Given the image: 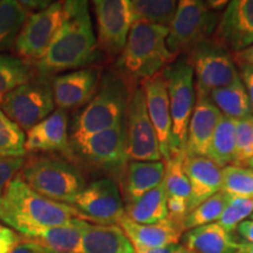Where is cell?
Masks as SVG:
<instances>
[{"label": "cell", "mask_w": 253, "mask_h": 253, "mask_svg": "<svg viewBox=\"0 0 253 253\" xmlns=\"http://www.w3.org/2000/svg\"><path fill=\"white\" fill-rule=\"evenodd\" d=\"M78 218L80 214L74 208L38 194L19 176L0 196V219L23 236L32 231L73 225Z\"/></svg>", "instance_id": "6da1fadb"}, {"label": "cell", "mask_w": 253, "mask_h": 253, "mask_svg": "<svg viewBox=\"0 0 253 253\" xmlns=\"http://www.w3.org/2000/svg\"><path fill=\"white\" fill-rule=\"evenodd\" d=\"M66 18L55 39L39 62L43 74L84 67L93 60L97 40L87 1H65Z\"/></svg>", "instance_id": "7a4b0ae2"}, {"label": "cell", "mask_w": 253, "mask_h": 253, "mask_svg": "<svg viewBox=\"0 0 253 253\" xmlns=\"http://www.w3.org/2000/svg\"><path fill=\"white\" fill-rule=\"evenodd\" d=\"M169 28L134 23L121 53L120 66L135 79L148 80L175 61L167 45Z\"/></svg>", "instance_id": "3957f363"}, {"label": "cell", "mask_w": 253, "mask_h": 253, "mask_svg": "<svg viewBox=\"0 0 253 253\" xmlns=\"http://www.w3.org/2000/svg\"><path fill=\"white\" fill-rule=\"evenodd\" d=\"M18 176L38 194L68 205L86 186L77 167L52 156L32 157L24 163Z\"/></svg>", "instance_id": "277c9868"}, {"label": "cell", "mask_w": 253, "mask_h": 253, "mask_svg": "<svg viewBox=\"0 0 253 253\" xmlns=\"http://www.w3.org/2000/svg\"><path fill=\"white\" fill-rule=\"evenodd\" d=\"M128 101L123 81L108 75L99 91L75 119L72 126V142L107 130L123 122Z\"/></svg>", "instance_id": "5b68a950"}, {"label": "cell", "mask_w": 253, "mask_h": 253, "mask_svg": "<svg viewBox=\"0 0 253 253\" xmlns=\"http://www.w3.org/2000/svg\"><path fill=\"white\" fill-rule=\"evenodd\" d=\"M220 15L199 0L178 1L176 14L169 26L167 45L177 58L210 40L217 30Z\"/></svg>", "instance_id": "8992f818"}, {"label": "cell", "mask_w": 253, "mask_h": 253, "mask_svg": "<svg viewBox=\"0 0 253 253\" xmlns=\"http://www.w3.org/2000/svg\"><path fill=\"white\" fill-rule=\"evenodd\" d=\"M172 121V155L185 153L186 135L196 102L194 71L185 59L175 60L163 71Z\"/></svg>", "instance_id": "52a82bcc"}, {"label": "cell", "mask_w": 253, "mask_h": 253, "mask_svg": "<svg viewBox=\"0 0 253 253\" xmlns=\"http://www.w3.org/2000/svg\"><path fill=\"white\" fill-rule=\"evenodd\" d=\"M185 60L194 71L196 95L210 96L212 90L229 86L240 78L232 54L213 39L192 49Z\"/></svg>", "instance_id": "ba28073f"}, {"label": "cell", "mask_w": 253, "mask_h": 253, "mask_svg": "<svg viewBox=\"0 0 253 253\" xmlns=\"http://www.w3.org/2000/svg\"><path fill=\"white\" fill-rule=\"evenodd\" d=\"M65 18V1L50 2L45 9L28 15L14 45L19 58L28 63L39 62L55 39Z\"/></svg>", "instance_id": "9c48e42d"}, {"label": "cell", "mask_w": 253, "mask_h": 253, "mask_svg": "<svg viewBox=\"0 0 253 253\" xmlns=\"http://www.w3.org/2000/svg\"><path fill=\"white\" fill-rule=\"evenodd\" d=\"M55 103L50 84L31 80L5 96L1 110L23 130L28 131L54 112Z\"/></svg>", "instance_id": "30bf717a"}, {"label": "cell", "mask_w": 253, "mask_h": 253, "mask_svg": "<svg viewBox=\"0 0 253 253\" xmlns=\"http://www.w3.org/2000/svg\"><path fill=\"white\" fill-rule=\"evenodd\" d=\"M126 156L132 161L156 162L162 161L156 131L148 115L142 88L129 97L126 106Z\"/></svg>", "instance_id": "8fae6325"}, {"label": "cell", "mask_w": 253, "mask_h": 253, "mask_svg": "<svg viewBox=\"0 0 253 253\" xmlns=\"http://www.w3.org/2000/svg\"><path fill=\"white\" fill-rule=\"evenodd\" d=\"M72 205L81 219L99 225H118L125 216L121 192L109 178L97 179L84 186Z\"/></svg>", "instance_id": "7c38bea8"}, {"label": "cell", "mask_w": 253, "mask_h": 253, "mask_svg": "<svg viewBox=\"0 0 253 253\" xmlns=\"http://www.w3.org/2000/svg\"><path fill=\"white\" fill-rule=\"evenodd\" d=\"M93 7L97 45L108 56L122 53L132 26L128 0H95Z\"/></svg>", "instance_id": "4fadbf2b"}, {"label": "cell", "mask_w": 253, "mask_h": 253, "mask_svg": "<svg viewBox=\"0 0 253 253\" xmlns=\"http://www.w3.org/2000/svg\"><path fill=\"white\" fill-rule=\"evenodd\" d=\"M213 41L231 54L253 46V0L227 2L213 34Z\"/></svg>", "instance_id": "5bb4252c"}, {"label": "cell", "mask_w": 253, "mask_h": 253, "mask_svg": "<svg viewBox=\"0 0 253 253\" xmlns=\"http://www.w3.org/2000/svg\"><path fill=\"white\" fill-rule=\"evenodd\" d=\"M148 115L156 131L161 154L164 162L172 156V121L170 113L169 94L163 71L142 84Z\"/></svg>", "instance_id": "9a60e30c"}, {"label": "cell", "mask_w": 253, "mask_h": 253, "mask_svg": "<svg viewBox=\"0 0 253 253\" xmlns=\"http://www.w3.org/2000/svg\"><path fill=\"white\" fill-rule=\"evenodd\" d=\"M73 144H75L82 157L97 166H120L128 158L125 122L74 141Z\"/></svg>", "instance_id": "2e32d148"}, {"label": "cell", "mask_w": 253, "mask_h": 253, "mask_svg": "<svg viewBox=\"0 0 253 253\" xmlns=\"http://www.w3.org/2000/svg\"><path fill=\"white\" fill-rule=\"evenodd\" d=\"M99 84V72L94 68H80L54 77L50 81L55 106L59 109L78 108L89 102Z\"/></svg>", "instance_id": "e0dca14e"}, {"label": "cell", "mask_w": 253, "mask_h": 253, "mask_svg": "<svg viewBox=\"0 0 253 253\" xmlns=\"http://www.w3.org/2000/svg\"><path fill=\"white\" fill-rule=\"evenodd\" d=\"M221 113L210 96L196 95V102L186 135L185 154L189 156H208L213 132L221 119Z\"/></svg>", "instance_id": "ac0fdd59"}, {"label": "cell", "mask_w": 253, "mask_h": 253, "mask_svg": "<svg viewBox=\"0 0 253 253\" xmlns=\"http://www.w3.org/2000/svg\"><path fill=\"white\" fill-rule=\"evenodd\" d=\"M183 166L190 183V213L199 204L220 191L221 168L208 157L189 156L186 154Z\"/></svg>", "instance_id": "d6986e66"}, {"label": "cell", "mask_w": 253, "mask_h": 253, "mask_svg": "<svg viewBox=\"0 0 253 253\" xmlns=\"http://www.w3.org/2000/svg\"><path fill=\"white\" fill-rule=\"evenodd\" d=\"M68 147V116L63 109L54 110L31 128L25 141L26 153L67 151Z\"/></svg>", "instance_id": "ffe728a7"}, {"label": "cell", "mask_w": 253, "mask_h": 253, "mask_svg": "<svg viewBox=\"0 0 253 253\" xmlns=\"http://www.w3.org/2000/svg\"><path fill=\"white\" fill-rule=\"evenodd\" d=\"M118 225L125 231L135 250L162 249L177 245L184 231L169 219L156 224H138L123 216Z\"/></svg>", "instance_id": "44dd1931"}, {"label": "cell", "mask_w": 253, "mask_h": 253, "mask_svg": "<svg viewBox=\"0 0 253 253\" xmlns=\"http://www.w3.org/2000/svg\"><path fill=\"white\" fill-rule=\"evenodd\" d=\"M81 253H136L119 225H99L81 219Z\"/></svg>", "instance_id": "7402d4cb"}, {"label": "cell", "mask_w": 253, "mask_h": 253, "mask_svg": "<svg viewBox=\"0 0 253 253\" xmlns=\"http://www.w3.org/2000/svg\"><path fill=\"white\" fill-rule=\"evenodd\" d=\"M240 244L233 232L218 223L190 230L183 238L184 249L194 253H237Z\"/></svg>", "instance_id": "603a6c76"}, {"label": "cell", "mask_w": 253, "mask_h": 253, "mask_svg": "<svg viewBox=\"0 0 253 253\" xmlns=\"http://www.w3.org/2000/svg\"><path fill=\"white\" fill-rule=\"evenodd\" d=\"M23 242L37 245L45 253H81V219L73 225L32 231L23 236Z\"/></svg>", "instance_id": "cb8c5ba5"}, {"label": "cell", "mask_w": 253, "mask_h": 253, "mask_svg": "<svg viewBox=\"0 0 253 253\" xmlns=\"http://www.w3.org/2000/svg\"><path fill=\"white\" fill-rule=\"evenodd\" d=\"M166 175V163L163 161L143 162L131 161L128 164L125 179V196L126 203L136 201L161 184Z\"/></svg>", "instance_id": "d4e9b609"}, {"label": "cell", "mask_w": 253, "mask_h": 253, "mask_svg": "<svg viewBox=\"0 0 253 253\" xmlns=\"http://www.w3.org/2000/svg\"><path fill=\"white\" fill-rule=\"evenodd\" d=\"M168 195L162 182L125 207V216L138 224H156L168 219Z\"/></svg>", "instance_id": "484cf974"}, {"label": "cell", "mask_w": 253, "mask_h": 253, "mask_svg": "<svg viewBox=\"0 0 253 253\" xmlns=\"http://www.w3.org/2000/svg\"><path fill=\"white\" fill-rule=\"evenodd\" d=\"M210 99L219 109L221 115L235 121L244 120L252 115L248 93L240 78L229 86L211 91Z\"/></svg>", "instance_id": "4316f807"}, {"label": "cell", "mask_w": 253, "mask_h": 253, "mask_svg": "<svg viewBox=\"0 0 253 253\" xmlns=\"http://www.w3.org/2000/svg\"><path fill=\"white\" fill-rule=\"evenodd\" d=\"M134 23H145L169 28L175 17L178 1L176 0H128Z\"/></svg>", "instance_id": "83f0119b"}, {"label": "cell", "mask_w": 253, "mask_h": 253, "mask_svg": "<svg viewBox=\"0 0 253 253\" xmlns=\"http://www.w3.org/2000/svg\"><path fill=\"white\" fill-rule=\"evenodd\" d=\"M236 154V121L221 116L208 151V158L221 169L233 166Z\"/></svg>", "instance_id": "f1b7e54d"}, {"label": "cell", "mask_w": 253, "mask_h": 253, "mask_svg": "<svg viewBox=\"0 0 253 253\" xmlns=\"http://www.w3.org/2000/svg\"><path fill=\"white\" fill-rule=\"evenodd\" d=\"M30 14L20 1H0V54L15 45L19 33Z\"/></svg>", "instance_id": "f546056e"}, {"label": "cell", "mask_w": 253, "mask_h": 253, "mask_svg": "<svg viewBox=\"0 0 253 253\" xmlns=\"http://www.w3.org/2000/svg\"><path fill=\"white\" fill-rule=\"evenodd\" d=\"M31 80H33L31 63L19 56L0 54V104L6 95Z\"/></svg>", "instance_id": "4dcf8cb0"}, {"label": "cell", "mask_w": 253, "mask_h": 253, "mask_svg": "<svg viewBox=\"0 0 253 253\" xmlns=\"http://www.w3.org/2000/svg\"><path fill=\"white\" fill-rule=\"evenodd\" d=\"M230 198L224 192H217L212 197L199 204L190 212L182 223L183 231H190L196 227L217 223L225 210Z\"/></svg>", "instance_id": "1f68e13d"}, {"label": "cell", "mask_w": 253, "mask_h": 253, "mask_svg": "<svg viewBox=\"0 0 253 253\" xmlns=\"http://www.w3.org/2000/svg\"><path fill=\"white\" fill-rule=\"evenodd\" d=\"M221 192L229 198L253 196V169L227 166L221 169Z\"/></svg>", "instance_id": "d6a6232c"}, {"label": "cell", "mask_w": 253, "mask_h": 253, "mask_svg": "<svg viewBox=\"0 0 253 253\" xmlns=\"http://www.w3.org/2000/svg\"><path fill=\"white\" fill-rule=\"evenodd\" d=\"M26 135L23 129L0 109V156L24 157Z\"/></svg>", "instance_id": "836d02e7"}, {"label": "cell", "mask_w": 253, "mask_h": 253, "mask_svg": "<svg viewBox=\"0 0 253 253\" xmlns=\"http://www.w3.org/2000/svg\"><path fill=\"white\" fill-rule=\"evenodd\" d=\"M184 155L175 154L166 163V175H164V186L168 196L172 197L190 198V183L184 171Z\"/></svg>", "instance_id": "e575fe53"}, {"label": "cell", "mask_w": 253, "mask_h": 253, "mask_svg": "<svg viewBox=\"0 0 253 253\" xmlns=\"http://www.w3.org/2000/svg\"><path fill=\"white\" fill-rule=\"evenodd\" d=\"M253 214V196L251 197L230 198L225 210L217 221L224 229L233 232L239 224Z\"/></svg>", "instance_id": "d590c367"}, {"label": "cell", "mask_w": 253, "mask_h": 253, "mask_svg": "<svg viewBox=\"0 0 253 253\" xmlns=\"http://www.w3.org/2000/svg\"><path fill=\"white\" fill-rule=\"evenodd\" d=\"M253 157V115L236 121V154L233 166L243 167Z\"/></svg>", "instance_id": "8d00e7d4"}, {"label": "cell", "mask_w": 253, "mask_h": 253, "mask_svg": "<svg viewBox=\"0 0 253 253\" xmlns=\"http://www.w3.org/2000/svg\"><path fill=\"white\" fill-rule=\"evenodd\" d=\"M25 163L24 157L0 156V196L4 194L9 182L14 178Z\"/></svg>", "instance_id": "74e56055"}, {"label": "cell", "mask_w": 253, "mask_h": 253, "mask_svg": "<svg viewBox=\"0 0 253 253\" xmlns=\"http://www.w3.org/2000/svg\"><path fill=\"white\" fill-rule=\"evenodd\" d=\"M168 219L182 227V223L189 213V201L181 197L168 196Z\"/></svg>", "instance_id": "f35d334b"}, {"label": "cell", "mask_w": 253, "mask_h": 253, "mask_svg": "<svg viewBox=\"0 0 253 253\" xmlns=\"http://www.w3.org/2000/svg\"><path fill=\"white\" fill-rule=\"evenodd\" d=\"M20 243V237L13 230L0 225V253H9Z\"/></svg>", "instance_id": "ab89813d"}, {"label": "cell", "mask_w": 253, "mask_h": 253, "mask_svg": "<svg viewBox=\"0 0 253 253\" xmlns=\"http://www.w3.org/2000/svg\"><path fill=\"white\" fill-rule=\"evenodd\" d=\"M232 56L236 66H238L240 69L249 68L253 71V46L240 50L238 53H233Z\"/></svg>", "instance_id": "60d3db41"}, {"label": "cell", "mask_w": 253, "mask_h": 253, "mask_svg": "<svg viewBox=\"0 0 253 253\" xmlns=\"http://www.w3.org/2000/svg\"><path fill=\"white\" fill-rule=\"evenodd\" d=\"M240 79H242L243 84H244L246 93H248L250 104H251V110L253 115V71L249 68L240 69Z\"/></svg>", "instance_id": "b9f144b4"}, {"label": "cell", "mask_w": 253, "mask_h": 253, "mask_svg": "<svg viewBox=\"0 0 253 253\" xmlns=\"http://www.w3.org/2000/svg\"><path fill=\"white\" fill-rule=\"evenodd\" d=\"M236 231L244 239L245 243L253 244V220H244L242 224H239Z\"/></svg>", "instance_id": "7bdbcfd3"}, {"label": "cell", "mask_w": 253, "mask_h": 253, "mask_svg": "<svg viewBox=\"0 0 253 253\" xmlns=\"http://www.w3.org/2000/svg\"><path fill=\"white\" fill-rule=\"evenodd\" d=\"M136 253H183L185 251L183 245H170L162 249H151V250H135Z\"/></svg>", "instance_id": "ee69618b"}, {"label": "cell", "mask_w": 253, "mask_h": 253, "mask_svg": "<svg viewBox=\"0 0 253 253\" xmlns=\"http://www.w3.org/2000/svg\"><path fill=\"white\" fill-rule=\"evenodd\" d=\"M9 253H45V252H43L40 248H38L37 245L32 244V243L23 242V240H21L20 244L15 246V248Z\"/></svg>", "instance_id": "f6af8a7d"}, {"label": "cell", "mask_w": 253, "mask_h": 253, "mask_svg": "<svg viewBox=\"0 0 253 253\" xmlns=\"http://www.w3.org/2000/svg\"><path fill=\"white\" fill-rule=\"evenodd\" d=\"M237 253H253V244L243 242L242 244H240V248Z\"/></svg>", "instance_id": "bcb514c9"}, {"label": "cell", "mask_w": 253, "mask_h": 253, "mask_svg": "<svg viewBox=\"0 0 253 253\" xmlns=\"http://www.w3.org/2000/svg\"><path fill=\"white\" fill-rule=\"evenodd\" d=\"M248 166L250 167V168H251V169H253V157L251 158V160H250L249 161V163H248Z\"/></svg>", "instance_id": "7dc6e473"}, {"label": "cell", "mask_w": 253, "mask_h": 253, "mask_svg": "<svg viewBox=\"0 0 253 253\" xmlns=\"http://www.w3.org/2000/svg\"><path fill=\"white\" fill-rule=\"evenodd\" d=\"M183 253H194V252H190V251H186V250H185V251H184V252H183Z\"/></svg>", "instance_id": "c3c4849f"}, {"label": "cell", "mask_w": 253, "mask_h": 253, "mask_svg": "<svg viewBox=\"0 0 253 253\" xmlns=\"http://www.w3.org/2000/svg\"><path fill=\"white\" fill-rule=\"evenodd\" d=\"M250 219H251V220H253V214H252V216H251V217H250Z\"/></svg>", "instance_id": "681fc988"}]
</instances>
